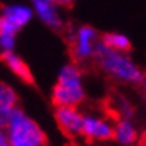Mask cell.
<instances>
[{"mask_svg": "<svg viewBox=\"0 0 146 146\" xmlns=\"http://www.w3.org/2000/svg\"><path fill=\"white\" fill-rule=\"evenodd\" d=\"M17 46V36L2 35L0 36V51L3 52H14Z\"/></svg>", "mask_w": 146, "mask_h": 146, "instance_id": "obj_14", "label": "cell"}, {"mask_svg": "<svg viewBox=\"0 0 146 146\" xmlns=\"http://www.w3.org/2000/svg\"><path fill=\"white\" fill-rule=\"evenodd\" d=\"M140 87H142V91H143V94L146 96V76H145V79L142 81V84H140Z\"/></svg>", "mask_w": 146, "mask_h": 146, "instance_id": "obj_17", "label": "cell"}, {"mask_svg": "<svg viewBox=\"0 0 146 146\" xmlns=\"http://www.w3.org/2000/svg\"><path fill=\"white\" fill-rule=\"evenodd\" d=\"M113 140L121 146H134L137 143L139 131L131 119H116L113 125Z\"/></svg>", "mask_w": 146, "mask_h": 146, "instance_id": "obj_10", "label": "cell"}, {"mask_svg": "<svg viewBox=\"0 0 146 146\" xmlns=\"http://www.w3.org/2000/svg\"><path fill=\"white\" fill-rule=\"evenodd\" d=\"M0 60L5 64V67L8 69L12 75H15L19 81L23 82H31V72L29 69L27 63L19 57L17 52H3L0 55Z\"/></svg>", "mask_w": 146, "mask_h": 146, "instance_id": "obj_11", "label": "cell"}, {"mask_svg": "<svg viewBox=\"0 0 146 146\" xmlns=\"http://www.w3.org/2000/svg\"><path fill=\"white\" fill-rule=\"evenodd\" d=\"M0 146H12L9 142V137L6 134V130L0 127Z\"/></svg>", "mask_w": 146, "mask_h": 146, "instance_id": "obj_15", "label": "cell"}, {"mask_svg": "<svg viewBox=\"0 0 146 146\" xmlns=\"http://www.w3.org/2000/svg\"><path fill=\"white\" fill-rule=\"evenodd\" d=\"M113 109L119 115V118H124V119H131L133 115H134V106L125 97H116L115 98Z\"/></svg>", "mask_w": 146, "mask_h": 146, "instance_id": "obj_13", "label": "cell"}, {"mask_svg": "<svg viewBox=\"0 0 146 146\" xmlns=\"http://www.w3.org/2000/svg\"><path fill=\"white\" fill-rule=\"evenodd\" d=\"M54 118L60 130L67 136L76 137L82 134L84 113L78 108H55Z\"/></svg>", "mask_w": 146, "mask_h": 146, "instance_id": "obj_8", "label": "cell"}, {"mask_svg": "<svg viewBox=\"0 0 146 146\" xmlns=\"http://www.w3.org/2000/svg\"><path fill=\"white\" fill-rule=\"evenodd\" d=\"M12 146H39V145H31V143H14Z\"/></svg>", "mask_w": 146, "mask_h": 146, "instance_id": "obj_18", "label": "cell"}, {"mask_svg": "<svg viewBox=\"0 0 146 146\" xmlns=\"http://www.w3.org/2000/svg\"><path fill=\"white\" fill-rule=\"evenodd\" d=\"M94 61L102 73L112 81L128 85H140L145 75L139 64L133 60L128 52H118L109 49L102 42L97 48Z\"/></svg>", "mask_w": 146, "mask_h": 146, "instance_id": "obj_1", "label": "cell"}, {"mask_svg": "<svg viewBox=\"0 0 146 146\" xmlns=\"http://www.w3.org/2000/svg\"><path fill=\"white\" fill-rule=\"evenodd\" d=\"M18 109V94L14 87L0 81V127L5 128L12 113Z\"/></svg>", "mask_w": 146, "mask_h": 146, "instance_id": "obj_9", "label": "cell"}, {"mask_svg": "<svg viewBox=\"0 0 146 146\" xmlns=\"http://www.w3.org/2000/svg\"><path fill=\"white\" fill-rule=\"evenodd\" d=\"M5 130L9 137L11 145L31 143L39 146H48V139H46L43 128L21 108H18L12 113Z\"/></svg>", "mask_w": 146, "mask_h": 146, "instance_id": "obj_3", "label": "cell"}, {"mask_svg": "<svg viewBox=\"0 0 146 146\" xmlns=\"http://www.w3.org/2000/svg\"><path fill=\"white\" fill-rule=\"evenodd\" d=\"M55 108H79L87 98L84 73L76 63H67L58 70L57 81L51 91Z\"/></svg>", "mask_w": 146, "mask_h": 146, "instance_id": "obj_2", "label": "cell"}, {"mask_svg": "<svg viewBox=\"0 0 146 146\" xmlns=\"http://www.w3.org/2000/svg\"><path fill=\"white\" fill-rule=\"evenodd\" d=\"M100 35L92 25L84 24L75 29L70 36V54L78 63L91 61L100 45Z\"/></svg>", "mask_w": 146, "mask_h": 146, "instance_id": "obj_4", "label": "cell"}, {"mask_svg": "<svg viewBox=\"0 0 146 146\" xmlns=\"http://www.w3.org/2000/svg\"><path fill=\"white\" fill-rule=\"evenodd\" d=\"M115 122L100 113H84L82 134L91 142H108L113 139Z\"/></svg>", "mask_w": 146, "mask_h": 146, "instance_id": "obj_5", "label": "cell"}, {"mask_svg": "<svg viewBox=\"0 0 146 146\" xmlns=\"http://www.w3.org/2000/svg\"><path fill=\"white\" fill-rule=\"evenodd\" d=\"M100 42L108 46L109 49H113L118 52H128L131 48V40L128 36H125L124 33H118V31H110V33H104L102 36Z\"/></svg>", "mask_w": 146, "mask_h": 146, "instance_id": "obj_12", "label": "cell"}, {"mask_svg": "<svg viewBox=\"0 0 146 146\" xmlns=\"http://www.w3.org/2000/svg\"><path fill=\"white\" fill-rule=\"evenodd\" d=\"M143 146H146V143H145V145H143Z\"/></svg>", "mask_w": 146, "mask_h": 146, "instance_id": "obj_19", "label": "cell"}, {"mask_svg": "<svg viewBox=\"0 0 146 146\" xmlns=\"http://www.w3.org/2000/svg\"><path fill=\"white\" fill-rule=\"evenodd\" d=\"M0 17L3 19H6V21L19 33L24 27H27V25L33 21L35 12H33L31 5L14 2V3L3 5L2 8H0Z\"/></svg>", "mask_w": 146, "mask_h": 146, "instance_id": "obj_7", "label": "cell"}, {"mask_svg": "<svg viewBox=\"0 0 146 146\" xmlns=\"http://www.w3.org/2000/svg\"><path fill=\"white\" fill-rule=\"evenodd\" d=\"M51 2L57 3L58 6H70L72 3H75L76 0H51Z\"/></svg>", "mask_w": 146, "mask_h": 146, "instance_id": "obj_16", "label": "cell"}, {"mask_svg": "<svg viewBox=\"0 0 146 146\" xmlns=\"http://www.w3.org/2000/svg\"><path fill=\"white\" fill-rule=\"evenodd\" d=\"M35 17L51 30H61L64 25L60 6L51 0H31Z\"/></svg>", "mask_w": 146, "mask_h": 146, "instance_id": "obj_6", "label": "cell"}]
</instances>
